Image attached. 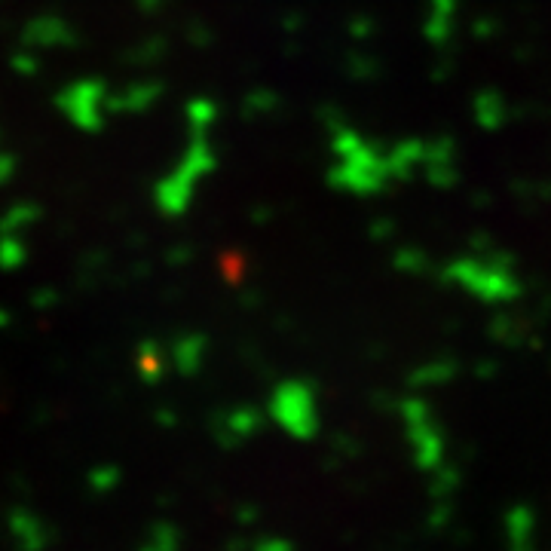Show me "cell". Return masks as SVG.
I'll return each instance as SVG.
<instances>
[{"instance_id":"obj_1","label":"cell","mask_w":551,"mask_h":551,"mask_svg":"<svg viewBox=\"0 0 551 551\" xmlns=\"http://www.w3.org/2000/svg\"><path fill=\"white\" fill-rule=\"evenodd\" d=\"M59 108L68 114V120L80 129H98L105 120V108H111V98L105 92V83L98 80H80L68 86L59 95Z\"/></svg>"},{"instance_id":"obj_2","label":"cell","mask_w":551,"mask_h":551,"mask_svg":"<svg viewBox=\"0 0 551 551\" xmlns=\"http://www.w3.org/2000/svg\"><path fill=\"white\" fill-rule=\"evenodd\" d=\"M10 530H13L22 551H40L49 539L43 521L37 515H28V512H13L10 515Z\"/></svg>"},{"instance_id":"obj_3","label":"cell","mask_w":551,"mask_h":551,"mask_svg":"<svg viewBox=\"0 0 551 551\" xmlns=\"http://www.w3.org/2000/svg\"><path fill=\"white\" fill-rule=\"evenodd\" d=\"M138 371L144 380H160L163 374V353L157 343H144L138 349Z\"/></svg>"},{"instance_id":"obj_4","label":"cell","mask_w":551,"mask_h":551,"mask_svg":"<svg viewBox=\"0 0 551 551\" xmlns=\"http://www.w3.org/2000/svg\"><path fill=\"white\" fill-rule=\"evenodd\" d=\"M22 264H25V245L19 239H10V236L0 239V267L16 270Z\"/></svg>"},{"instance_id":"obj_5","label":"cell","mask_w":551,"mask_h":551,"mask_svg":"<svg viewBox=\"0 0 551 551\" xmlns=\"http://www.w3.org/2000/svg\"><path fill=\"white\" fill-rule=\"evenodd\" d=\"M10 175H13V160L7 154H0V184H4Z\"/></svg>"}]
</instances>
